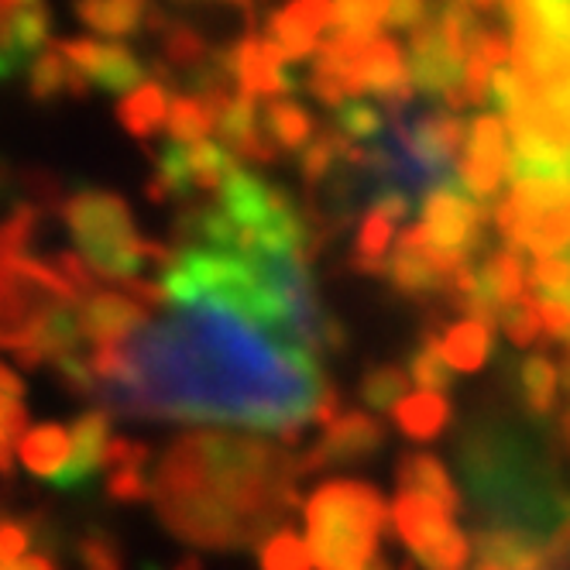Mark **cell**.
Listing matches in <instances>:
<instances>
[{
    "label": "cell",
    "mask_w": 570,
    "mask_h": 570,
    "mask_svg": "<svg viewBox=\"0 0 570 570\" xmlns=\"http://www.w3.org/2000/svg\"><path fill=\"white\" fill-rule=\"evenodd\" d=\"M107 416L227 423L293 446L306 423L327 426L341 392L320 354L278 347L220 303L173 309L120 347L87 354Z\"/></svg>",
    "instance_id": "cell-1"
},
{
    "label": "cell",
    "mask_w": 570,
    "mask_h": 570,
    "mask_svg": "<svg viewBox=\"0 0 570 570\" xmlns=\"http://www.w3.org/2000/svg\"><path fill=\"white\" fill-rule=\"evenodd\" d=\"M299 458L285 443L193 430L169 443L148 478L161 525L203 550L262 547L299 505Z\"/></svg>",
    "instance_id": "cell-2"
},
{
    "label": "cell",
    "mask_w": 570,
    "mask_h": 570,
    "mask_svg": "<svg viewBox=\"0 0 570 570\" xmlns=\"http://www.w3.org/2000/svg\"><path fill=\"white\" fill-rule=\"evenodd\" d=\"M62 220L76 240V258L87 265L97 282L120 289L135 278H145V268L166 272L173 252L166 244L145 237L135 227L131 207L117 193L79 189L62 203Z\"/></svg>",
    "instance_id": "cell-3"
},
{
    "label": "cell",
    "mask_w": 570,
    "mask_h": 570,
    "mask_svg": "<svg viewBox=\"0 0 570 570\" xmlns=\"http://www.w3.org/2000/svg\"><path fill=\"white\" fill-rule=\"evenodd\" d=\"M389 509L375 484L334 478L306 502V553L316 570H364L379 557Z\"/></svg>",
    "instance_id": "cell-4"
},
{
    "label": "cell",
    "mask_w": 570,
    "mask_h": 570,
    "mask_svg": "<svg viewBox=\"0 0 570 570\" xmlns=\"http://www.w3.org/2000/svg\"><path fill=\"white\" fill-rule=\"evenodd\" d=\"M66 303L79 299L49 258L8 255L0 262V347L24 354L42 320Z\"/></svg>",
    "instance_id": "cell-5"
},
{
    "label": "cell",
    "mask_w": 570,
    "mask_h": 570,
    "mask_svg": "<svg viewBox=\"0 0 570 570\" xmlns=\"http://www.w3.org/2000/svg\"><path fill=\"white\" fill-rule=\"evenodd\" d=\"M488 210L474 203L454 179H446L423 199V224H416L426 252L443 275H454L461 265L474 262L484 237Z\"/></svg>",
    "instance_id": "cell-6"
},
{
    "label": "cell",
    "mask_w": 570,
    "mask_h": 570,
    "mask_svg": "<svg viewBox=\"0 0 570 570\" xmlns=\"http://www.w3.org/2000/svg\"><path fill=\"white\" fill-rule=\"evenodd\" d=\"M392 525L399 540L413 550L423 570H464L468 537L454 525V515L420 495H399L392 505Z\"/></svg>",
    "instance_id": "cell-7"
},
{
    "label": "cell",
    "mask_w": 570,
    "mask_h": 570,
    "mask_svg": "<svg viewBox=\"0 0 570 570\" xmlns=\"http://www.w3.org/2000/svg\"><path fill=\"white\" fill-rule=\"evenodd\" d=\"M385 446V426L368 413H337L323 436L309 446V454L299 458V478L313 471H334L372 461Z\"/></svg>",
    "instance_id": "cell-8"
},
{
    "label": "cell",
    "mask_w": 570,
    "mask_h": 570,
    "mask_svg": "<svg viewBox=\"0 0 570 570\" xmlns=\"http://www.w3.org/2000/svg\"><path fill=\"white\" fill-rule=\"evenodd\" d=\"M464 155L458 158V186L474 199H492L509 176V135L499 117H478L464 135Z\"/></svg>",
    "instance_id": "cell-9"
},
{
    "label": "cell",
    "mask_w": 570,
    "mask_h": 570,
    "mask_svg": "<svg viewBox=\"0 0 570 570\" xmlns=\"http://www.w3.org/2000/svg\"><path fill=\"white\" fill-rule=\"evenodd\" d=\"M79 334L94 347H120L128 344L145 323L151 320V309H145L135 296L110 289V285H97L83 299L76 303Z\"/></svg>",
    "instance_id": "cell-10"
},
{
    "label": "cell",
    "mask_w": 570,
    "mask_h": 570,
    "mask_svg": "<svg viewBox=\"0 0 570 570\" xmlns=\"http://www.w3.org/2000/svg\"><path fill=\"white\" fill-rule=\"evenodd\" d=\"M382 275L389 278V285L399 296L416 299V303H430L433 296H446V285H451V275L440 272V265L426 252V244H423L416 227H405L399 234L395 252L385 255V262H382Z\"/></svg>",
    "instance_id": "cell-11"
},
{
    "label": "cell",
    "mask_w": 570,
    "mask_h": 570,
    "mask_svg": "<svg viewBox=\"0 0 570 570\" xmlns=\"http://www.w3.org/2000/svg\"><path fill=\"white\" fill-rule=\"evenodd\" d=\"M59 52L69 59L83 83H97L110 94H135L141 87V66L120 46L76 38V42H62Z\"/></svg>",
    "instance_id": "cell-12"
},
{
    "label": "cell",
    "mask_w": 570,
    "mask_h": 570,
    "mask_svg": "<svg viewBox=\"0 0 570 570\" xmlns=\"http://www.w3.org/2000/svg\"><path fill=\"white\" fill-rule=\"evenodd\" d=\"M110 416L104 410L83 413L69 430V461L52 478L59 492H79L104 471V454L110 443Z\"/></svg>",
    "instance_id": "cell-13"
},
{
    "label": "cell",
    "mask_w": 570,
    "mask_h": 570,
    "mask_svg": "<svg viewBox=\"0 0 570 570\" xmlns=\"http://www.w3.org/2000/svg\"><path fill=\"white\" fill-rule=\"evenodd\" d=\"M148 461H151L148 443L110 436L107 454H104L107 495L114 502H145L148 499V478H151Z\"/></svg>",
    "instance_id": "cell-14"
},
{
    "label": "cell",
    "mask_w": 570,
    "mask_h": 570,
    "mask_svg": "<svg viewBox=\"0 0 570 570\" xmlns=\"http://www.w3.org/2000/svg\"><path fill=\"white\" fill-rule=\"evenodd\" d=\"M395 481H399V495L430 499L451 515H458L464 509V499L454 488L451 474H446V468L433 454H402Z\"/></svg>",
    "instance_id": "cell-15"
},
{
    "label": "cell",
    "mask_w": 570,
    "mask_h": 570,
    "mask_svg": "<svg viewBox=\"0 0 570 570\" xmlns=\"http://www.w3.org/2000/svg\"><path fill=\"white\" fill-rule=\"evenodd\" d=\"M395 426L416 440V443H430L436 440L446 423L454 420V405L446 395H433V392H416V395H405L395 410H392Z\"/></svg>",
    "instance_id": "cell-16"
},
{
    "label": "cell",
    "mask_w": 570,
    "mask_h": 570,
    "mask_svg": "<svg viewBox=\"0 0 570 570\" xmlns=\"http://www.w3.org/2000/svg\"><path fill=\"white\" fill-rule=\"evenodd\" d=\"M492 337H495V331L481 327L474 320H461L436 337V351L446 368L478 372V368H484L488 354H492Z\"/></svg>",
    "instance_id": "cell-17"
},
{
    "label": "cell",
    "mask_w": 570,
    "mask_h": 570,
    "mask_svg": "<svg viewBox=\"0 0 570 570\" xmlns=\"http://www.w3.org/2000/svg\"><path fill=\"white\" fill-rule=\"evenodd\" d=\"M563 379H567V368H560V364L550 354H529L522 361L519 389H522L525 410L533 413L537 420H547L557 410V395H560V382Z\"/></svg>",
    "instance_id": "cell-18"
},
{
    "label": "cell",
    "mask_w": 570,
    "mask_h": 570,
    "mask_svg": "<svg viewBox=\"0 0 570 570\" xmlns=\"http://www.w3.org/2000/svg\"><path fill=\"white\" fill-rule=\"evenodd\" d=\"M14 451L21 454V464L35 478H56L62 471V464L69 461V430L59 423L35 426L31 433H24L18 440Z\"/></svg>",
    "instance_id": "cell-19"
},
{
    "label": "cell",
    "mask_w": 570,
    "mask_h": 570,
    "mask_svg": "<svg viewBox=\"0 0 570 570\" xmlns=\"http://www.w3.org/2000/svg\"><path fill=\"white\" fill-rule=\"evenodd\" d=\"M262 131L275 151H303L313 135V117L289 100H272L262 114Z\"/></svg>",
    "instance_id": "cell-20"
},
{
    "label": "cell",
    "mask_w": 570,
    "mask_h": 570,
    "mask_svg": "<svg viewBox=\"0 0 570 570\" xmlns=\"http://www.w3.org/2000/svg\"><path fill=\"white\" fill-rule=\"evenodd\" d=\"M148 14V0H79V18L100 35H131Z\"/></svg>",
    "instance_id": "cell-21"
},
{
    "label": "cell",
    "mask_w": 570,
    "mask_h": 570,
    "mask_svg": "<svg viewBox=\"0 0 570 570\" xmlns=\"http://www.w3.org/2000/svg\"><path fill=\"white\" fill-rule=\"evenodd\" d=\"M361 399L368 410L375 413H392L395 405L410 395V379L399 368V364H375L361 375V385H357Z\"/></svg>",
    "instance_id": "cell-22"
},
{
    "label": "cell",
    "mask_w": 570,
    "mask_h": 570,
    "mask_svg": "<svg viewBox=\"0 0 570 570\" xmlns=\"http://www.w3.org/2000/svg\"><path fill=\"white\" fill-rule=\"evenodd\" d=\"M166 94L158 87H138L135 94L125 97L120 104V120H125V128L138 138H151L161 125H166Z\"/></svg>",
    "instance_id": "cell-23"
},
{
    "label": "cell",
    "mask_w": 570,
    "mask_h": 570,
    "mask_svg": "<svg viewBox=\"0 0 570 570\" xmlns=\"http://www.w3.org/2000/svg\"><path fill=\"white\" fill-rule=\"evenodd\" d=\"M392 230H395V224H389L385 217L368 210V217H364L361 227H357V240H354V268L357 272L382 275V262L389 255Z\"/></svg>",
    "instance_id": "cell-24"
},
{
    "label": "cell",
    "mask_w": 570,
    "mask_h": 570,
    "mask_svg": "<svg viewBox=\"0 0 570 570\" xmlns=\"http://www.w3.org/2000/svg\"><path fill=\"white\" fill-rule=\"evenodd\" d=\"M87 83L76 76V69L69 66V59L56 49L46 59H38L31 69V94L38 100H52L59 94H83Z\"/></svg>",
    "instance_id": "cell-25"
},
{
    "label": "cell",
    "mask_w": 570,
    "mask_h": 570,
    "mask_svg": "<svg viewBox=\"0 0 570 570\" xmlns=\"http://www.w3.org/2000/svg\"><path fill=\"white\" fill-rule=\"evenodd\" d=\"M436 337L440 334H433V331L423 334L420 347L410 354V375H405V379L416 382L423 392L443 395V392H451V385H454V372L443 364V357L436 351Z\"/></svg>",
    "instance_id": "cell-26"
},
{
    "label": "cell",
    "mask_w": 570,
    "mask_h": 570,
    "mask_svg": "<svg viewBox=\"0 0 570 570\" xmlns=\"http://www.w3.org/2000/svg\"><path fill=\"white\" fill-rule=\"evenodd\" d=\"M166 128L173 135L176 145H193V141H203L214 128V117H210V107L203 104L199 97H176L169 107H166Z\"/></svg>",
    "instance_id": "cell-27"
},
{
    "label": "cell",
    "mask_w": 570,
    "mask_h": 570,
    "mask_svg": "<svg viewBox=\"0 0 570 570\" xmlns=\"http://www.w3.org/2000/svg\"><path fill=\"white\" fill-rule=\"evenodd\" d=\"M189 193H193V183H189V169H186V151H183V145L169 141L155 161V179L148 183V196L161 203V199H176V196H189Z\"/></svg>",
    "instance_id": "cell-28"
},
{
    "label": "cell",
    "mask_w": 570,
    "mask_h": 570,
    "mask_svg": "<svg viewBox=\"0 0 570 570\" xmlns=\"http://www.w3.org/2000/svg\"><path fill=\"white\" fill-rule=\"evenodd\" d=\"M525 296L567 303L570 296V268L567 258H537L533 268H525Z\"/></svg>",
    "instance_id": "cell-29"
},
{
    "label": "cell",
    "mask_w": 570,
    "mask_h": 570,
    "mask_svg": "<svg viewBox=\"0 0 570 570\" xmlns=\"http://www.w3.org/2000/svg\"><path fill=\"white\" fill-rule=\"evenodd\" d=\"M262 570H313L306 543L293 533V529H275V533L262 543Z\"/></svg>",
    "instance_id": "cell-30"
},
{
    "label": "cell",
    "mask_w": 570,
    "mask_h": 570,
    "mask_svg": "<svg viewBox=\"0 0 570 570\" xmlns=\"http://www.w3.org/2000/svg\"><path fill=\"white\" fill-rule=\"evenodd\" d=\"M337 125H341V138L347 145L375 141L382 135V114L368 104L344 100V104H337Z\"/></svg>",
    "instance_id": "cell-31"
},
{
    "label": "cell",
    "mask_w": 570,
    "mask_h": 570,
    "mask_svg": "<svg viewBox=\"0 0 570 570\" xmlns=\"http://www.w3.org/2000/svg\"><path fill=\"white\" fill-rule=\"evenodd\" d=\"M495 327H502L505 337H509L515 347H529V344H537V341L543 337L540 320H537V309H533V299H529V296H522L519 303L505 306V309L499 313V323H495Z\"/></svg>",
    "instance_id": "cell-32"
},
{
    "label": "cell",
    "mask_w": 570,
    "mask_h": 570,
    "mask_svg": "<svg viewBox=\"0 0 570 570\" xmlns=\"http://www.w3.org/2000/svg\"><path fill=\"white\" fill-rule=\"evenodd\" d=\"M76 553H79L83 570H125V557H120L117 540L110 533H100V529H94V533H87V537H79Z\"/></svg>",
    "instance_id": "cell-33"
},
{
    "label": "cell",
    "mask_w": 570,
    "mask_h": 570,
    "mask_svg": "<svg viewBox=\"0 0 570 570\" xmlns=\"http://www.w3.org/2000/svg\"><path fill=\"white\" fill-rule=\"evenodd\" d=\"M24 426H28L24 405L0 395V474L14 471V446H18Z\"/></svg>",
    "instance_id": "cell-34"
},
{
    "label": "cell",
    "mask_w": 570,
    "mask_h": 570,
    "mask_svg": "<svg viewBox=\"0 0 570 570\" xmlns=\"http://www.w3.org/2000/svg\"><path fill=\"white\" fill-rule=\"evenodd\" d=\"M52 372L69 395H83V399L97 395V375L83 354H66V357L52 361Z\"/></svg>",
    "instance_id": "cell-35"
},
{
    "label": "cell",
    "mask_w": 570,
    "mask_h": 570,
    "mask_svg": "<svg viewBox=\"0 0 570 570\" xmlns=\"http://www.w3.org/2000/svg\"><path fill=\"white\" fill-rule=\"evenodd\" d=\"M31 547V525L28 519H14V515H0V563H14L28 553Z\"/></svg>",
    "instance_id": "cell-36"
},
{
    "label": "cell",
    "mask_w": 570,
    "mask_h": 570,
    "mask_svg": "<svg viewBox=\"0 0 570 570\" xmlns=\"http://www.w3.org/2000/svg\"><path fill=\"white\" fill-rule=\"evenodd\" d=\"M533 299V296H529ZM533 309H537V320H540V331L543 337L563 344L567 334H570V309L567 303H550V299H533Z\"/></svg>",
    "instance_id": "cell-37"
},
{
    "label": "cell",
    "mask_w": 570,
    "mask_h": 570,
    "mask_svg": "<svg viewBox=\"0 0 570 570\" xmlns=\"http://www.w3.org/2000/svg\"><path fill=\"white\" fill-rule=\"evenodd\" d=\"M382 4V21L392 28H420L426 18V0H379Z\"/></svg>",
    "instance_id": "cell-38"
},
{
    "label": "cell",
    "mask_w": 570,
    "mask_h": 570,
    "mask_svg": "<svg viewBox=\"0 0 570 570\" xmlns=\"http://www.w3.org/2000/svg\"><path fill=\"white\" fill-rule=\"evenodd\" d=\"M24 382H21V375L11 368V364H4V361H0V395H4V399H11V402H21L24 399Z\"/></svg>",
    "instance_id": "cell-39"
},
{
    "label": "cell",
    "mask_w": 570,
    "mask_h": 570,
    "mask_svg": "<svg viewBox=\"0 0 570 570\" xmlns=\"http://www.w3.org/2000/svg\"><path fill=\"white\" fill-rule=\"evenodd\" d=\"M0 570H59L52 557H42V553H24L21 560L14 563H0Z\"/></svg>",
    "instance_id": "cell-40"
},
{
    "label": "cell",
    "mask_w": 570,
    "mask_h": 570,
    "mask_svg": "<svg viewBox=\"0 0 570 570\" xmlns=\"http://www.w3.org/2000/svg\"><path fill=\"white\" fill-rule=\"evenodd\" d=\"M364 570H395V567H392V560H389V557H382V553H379V557H372V563L364 567Z\"/></svg>",
    "instance_id": "cell-41"
},
{
    "label": "cell",
    "mask_w": 570,
    "mask_h": 570,
    "mask_svg": "<svg viewBox=\"0 0 570 570\" xmlns=\"http://www.w3.org/2000/svg\"><path fill=\"white\" fill-rule=\"evenodd\" d=\"M461 4L468 8V4H474V8H492V4H499V0H461Z\"/></svg>",
    "instance_id": "cell-42"
},
{
    "label": "cell",
    "mask_w": 570,
    "mask_h": 570,
    "mask_svg": "<svg viewBox=\"0 0 570 570\" xmlns=\"http://www.w3.org/2000/svg\"><path fill=\"white\" fill-rule=\"evenodd\" d=\"M176 570H199V560H193V557H189V560H183Z\"/></svg>",
    "instance_id": "cell-43"
},
{
    "label": "cell",
    "mask_w": 570,
    "mask_h": 570,
    "mask_svg": "<svg viewBox=\"0 0 570 570\" xmlns=\"http://www.w3.org/2000/svg\"><path fill=\"white\" fill-rule=\"evenodd\" d=\"M4 258H8V255H4V244H0V262H4Z\"/></svg>",
    "instance_id": "cell-44"
},
{
    "label": "cell",
    "mask_w": 570,
    "mask_h": 570,
    "mask_svg": "<svg viewBox=\"0 0 570 570\" xmlns=\"http://www.w3.org/2000/svg\"><path fill=\"white\" fill-rule=\"evenodd\" d=\"M478 570H481V567H478Z\"/></svg>",
    "instance_id": "cell-45"
}]
</instances>
